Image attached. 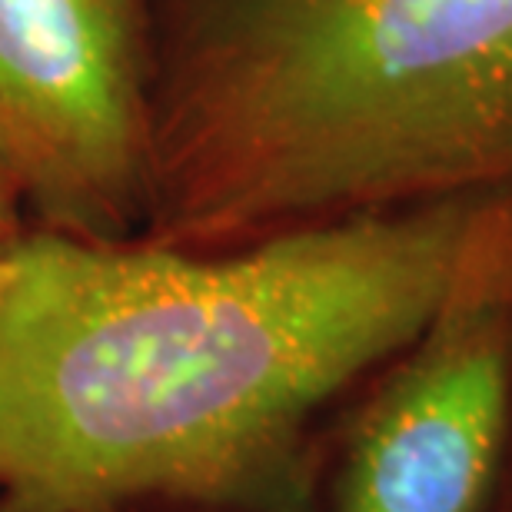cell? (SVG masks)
Masks as SVG:
<instances>
[{"instance_id": "1", "label": "cell", "mask_w": 512, "mask_h": 512, "mask_svg": "<svg viewBox=\"0 0 512 512\" xmlns=\"http://www.w3.org/2000/svg\"><path fill=\"white\" fill-rule=\"evenodd\" d=\"M486 200L213 253L24 230L0 293V512H313L326 423L426 323Z\"/></svg>"}, {"instance_id": "2", "label": "cell", "mask_w": 512, "mask_h": 512, "mask_svg": "<svg viewBox=\"0 0 512 512\" xmlns=\"http://www.w3.org/2000/svg\"><path fill=\"white\" fill-rule=\"evenodd\" d=\"M512 193V0H153L143 243Z\"/></svg>"}, {"instance_id": "3", "label": "cell", "mask_w": 512, "mask_h": 512, "mask_svg": "<svg viewBox=\"0 0 512 512\" xmlns=\"http://www.w3.org/2000/svg\"><path fill=\"white\" fill-rule=\"evenodd\" d=\"M512 469V193L476 210L426 323L346 396L313 512H499Z\"/></svg>"}, {"instance_id": "4", "label": "cell", "mask_w": 512, "mask_h": 512, "mask_svg": "<svg viewBox=\"0 0 512 512\" xmlns=\"http://www.w3.org/2000/svg\"><path fill=\"white\" fill-rule=\"evenodd\" d=\"M153 0H0V147L34 230L137 240Z\"/></svg>"}, {"instance_id": "5", "label": "cell", "mask_w": 512, "mask_h": 512, "mask_svg": "<svg viewBox=\"0 0 512 512\" xmlns=\"http://www.w3.org/2000/svg\"><path fill=\"white\" fill-rule=\"evenodd\" d=\"M27 230V210L14 170L7 163V153L0 147V243H14Z\"/></svg>"}, {"instance_id": "6", "label": "cell", "mask_w": 512, "mask_h": 512, "mask_svg": "<svg viewBox=\"0 0 512 512\" xmlns=\"http://www.w3.org/2000/svg\"><path fill=\"white\" fill-rule=\"evenodd\" d=\"M137 512H223V509H200V506H150Z\"/></svg>"}, {"instance_id": "7", "label": "cell", "mask_w": 512, "mask_h": 512, "mask_svg": "<svg viewBox=\"0 0 512 512\" xmlns=\"http://www.w3.org/2000/svg\"><path fill=\"white\" fill-rule=\"evenodd\" d=\"M7 247L10 243H0V293H4V283H7Z\"/></svg>"}, {"instance_id": "8", "label": "cell", "mask_w": 512, "mask_h": 512, "mask_svg": "<svg viewBox=\"0 0 512 512\" xmlns=\"http://www.w3.org/2000/svg\"><path fill=\"white\" fill-rule=\"evenodd\" d=\"M499 512H512V489H506V496H503V506H499Z\"/></svg>"}, {"instance_id": "9", "label": "cell", "mask_w": 512, "mask_h": 512, "mask_svg": "<svg viewBox=\"0 0 512 512\" xmlns=\"http://www.w3.org/2000/svg\"><path fill=\"white\" fill-rule=\"evenodd\" d=\"M506 489H512V469H509V486Z\"/></svg>"}]
</instances>
